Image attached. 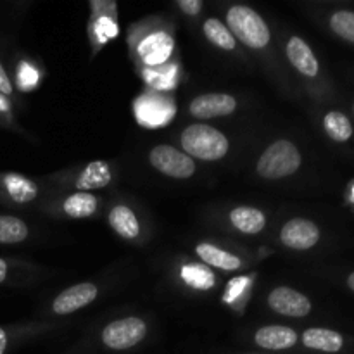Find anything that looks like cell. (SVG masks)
Masks as SVG:
<instances>
[{"label":"cell","mask_w":354,"mask_h":354,"mask_svg":"<svg viewBox=\"0 0 354 354\" xmlns=\"http://www.w3.org/2000/svg\"><path fill=\"white\" fill-rule=\"evenodd\" d=\"M330 28L339 37L354 44V12L351 10H337L332 14Z\"/></svg>","instance_id":"24"},{"label":"cell","mask_w":354,"mask_h":354,"mask_svg":"<svg viewBox=\"0 0 354 354\" xmlns=\"http://www.w3.org/2000/svg\"><path fill=\"white\" fill-rule=\"evenodd\" d=\"M197 254L204 263L211 266H216L221 270H237L241 268V259L234 256L232 252L223 251V249L216 248L211 244H199L197 245Z\"/></svg>","instance_id":"19"},{"label":"cell","mask_w":354,"mask_h":354,"mask_svg":"<svg viewBox=\"0 0 354 354\" xmlns=\"http://www.w3.org/2000/svg\"><path fill=\"white\" fill-rule=\"evenodd\" d=\"M232 33L251 48H263L270 41V30L256 10L245 6H235L227 14Z\"/></svg>","instance_id":"3"},{"label":"cell","mask_w":354,"mask_h":354,"mask_svg":"<svg viewBox=\"0 0 354 354\" xmlns=\"http://www.w3.org/2000/svg\"><path fill=\"white\" fill-rule=\"evenodd\" d=\"M0 92H2L3 95H10V93H12V83H10L9 76H7L2 64H0Z\"/></svg>","instance_id":"28"},{"label":"cell","mask_w":354,"mask_h":354,"mask_svg":"<svg viewBox=\"0 0 354 354\" xmlns=\"http://www.w3.org/2000/svg\"><path fill=\"white\" fill-rule=\"evenodd\" d=\"M37 73H35V69H31V68H28V66H23V69H21V73H19V82H21V86H31V85H35V82H37Z\"/></svg>","instance_id":"27"},{"label":"cell","mask_w":354,"mask_h":354,"mask_svg":"<svg viewBox=\"0 0 354 354\" xmlns=\"http://www.w3.org/2000/svg\"><path fill=\"white\" fill-rule=\"evenodd\" d=\"M353 111H354V107H353Z\"/></svg>","instance_id":"33"},{"label":"cell","mask_w":354,"mask_h":354,"mask_svg":"<svg viewBox=\"0 0 354 354\" xmlns=\"http://www.w3.org/2000/svg\"><path fill=\"white\" fill-rule=\"evenodd\" d=\"M97 297V287L93 283H78L69 289L62 290L57 297H55L52 310L57 315H69L73 311L85 308L86 304L92 303Z\"/></svg>","instance_id":"9"},{"label":"cell","mask_w":354,"mask_h":354,"mask_svg":"<svg viewBox=\"0 0 354 354\" xmlns=\"http://www.w3.org/2000/svg\"><path fill=\"white\" fill-rule=\"evenodd\" d=\"M204 35L207 37V40L211 44L218 45L223 50H234L235 48V38L230 33L227 26L223 23H220L218 19H207L204 23Z\"/></svg>","instance_id":"23"},{"label":"cell","mask_w":354,"mask_h":354,"mask_svg":"<svg viewBox=\"0 0 354 354\" xmlns=\"http://www.w3.org/2000/svg\"><path fill=\"white\" fill-rule=\"evenodd\" d=\"M303 344L317 351L339 353L344 346V339L339 332L328 328H308L303 334Z\"/></svg>","instance_id":"13"},{"label":"cell","mask_w":354,"mask_h":354,"mask_svg":"<svg viewBox=\"0 0 354 354\" xmlns=\"http://www.w3.org/2000/svg\"><path fill=\"white\" fill-rule=\"evenodd\" d=\"M7 349V334L3 328H0V354L6 353Z\"/></svg>","instance_id":"29"},{"label":"cell","mask_w":354,"mask_h":354,"mask_svg":"<svg viewBox=\"0 0 354 354\" xmlns=\"http://www.w3.org/2000/svg\"><path fill=\"white\" fill-rule=\"evenodd\" d=\"M182 275L185 279L187 283L194 287H199V289H207V287L213 286V275H211L207 270L197 268V266H185L182 270Z\"/></svg>","instance_id":"25"},{"label":"cell","mask_w":354,"mask_h":354,"mask_svg":"<svg viewBox=\"0 0 354 354\" xmlns=\"http://www.w3.org/2000/svg\"><path fill=\"white\" fill-rule=\"evenodd\" d=\"M109 182H111V169L109 166H107V162L93 161L83 169L80 178L76 180V187H78L82 192H85V190L102 189V187H106Z\"/></svg>","instance_id":"16"},{"label":"cell","mask_w":354,"mask_h":354,"mask_svg":"<svg viewBox=\"0 0 354 354\" xmlns=\"http://www.w3.org/2000/svg\"><path fill=\"white\" fill-rule=\"evenodd\" d=\"M183 151L190 158L203 161H218L228 152V140L221 131L209 124H190L182 133Z\"/></svg>","instance_id":"1"},{"label":"cell","mask_w":354,"mask_h":354,"mask_svg":"<svg viewBox=\"0 0 354 354\" xmlns=\"http://www.w3.org/2000/svg\"><path fill=\"white\" fill-rule=\"evenodd\" d=\"M237 109V100L227 93H206L199 95L190 102L189 111L192 116L199 120H209V118L227 116Z\"/></svg>","instance_id":"8"},{"label":"cell","mask_w":354,"mask_h":354,"mask_svg":"<svg viewBox=\"0 0 354 354\" xmlns=\"http://www.w3.org/2000/svg\"><path fill=\"white\" fill-rule=\"evenodd\" d=\"M230 221L239 232L248 235L259 234L266 225L265 214H263L259 209H256V207H248V206L235 207V209L230 213Z\"/></svg>","instance_id":"15"},{"label":"cell","mask_w":354,"mask_h":354,"mask_svg":"<svg viewBox=\"0 0 354 354\" xmlns=\"http://www.w3.org/2000/svg\"><path fill=\"white\" fill-rule=\"evenodd\" d=\"M287 57L292 62L294 68L304 76H313L318 75V61L315 57L313 50L310 48V45L304 40H301L299 37H292L287 44Z\"/></svg>","instance_id":"11"},{"label":"cell","mask_w":354,"mask_h":354,"mask_svg":"<svg viewBox=\"0 0 354 354\" xmlns=\"http://www.w3.org/2000/svg\"><path fill=\"white\" fill-rule=\"evenodd\" d=\"M325 131L328 137L335 142H346L351 138L353 135V124L349 118L341 111H330L324 120Z\"/></svg>","instance_id":"21"},{"label":"cell","mask_w":354,"mask_h":354,"mask_svg":"<svg viewBox=\"0 0 354 354\" xmlns=\"http://www.w3.org/2000/svg\"><path fill=\"white\" fill-rule=\"evenodd\" d=\"M171 106L165 100L156 99L154 95L142 99L137 106L138 120L145 124V127H159L165 124L166 121L171 118Z\"/></svg>","instance_id":"14"},{"label":"cell","mask_w":354,"mask_h":354,"mask_svg":"<svg viewBox=\"0 0 354 354\" xmlns=\"http://www.w3.org/2000/svg\"><path fill=\"white\" fill-rule=\"evenodd\" d=\"M348 286H349V289L354 292V273H351V275L348 277Z\"/></svg>","instance_id":"32"},{"label":"cell","mask_w":354,"mask_h":354,"mask_svg":"<svg viewBox=\"0 0 354 354\" xmlns=\"http://www.w3.org/2000/svg\"><path fill=\"white\" fill-rule=\"evenodd\" d=\"M3 185H6L10 199L19 204L30 203L38 194V187L35 185V182H31L26 176L17 175V173H7L3 176Z\"/></svg>","instance_id":"18"},{"label":"cell","mask_w":354,"mask_h":354,"mask_svg":"<svg viewBox=\"0 0 354 354\" xmlns=\"http://www.w3.org/2000/svg\"><path fill=\"white\" fill-rule=\"evenodd\" d=\"M151 165L158 171L171 176V178H190L196 171V162L192 161L190 156L171 145H158L151 151Z\"/></svg>","instance_id":"5"},{"label":"cell","mask_w":354,"mask_h":354,"mask_svg":"<svg viewBox=\"0 0 354 354\" xmlns=\"http://www.w3.org/2000/svg\"><path fill=\"white\" fill-rule=\"evenodd\" d=\"M268 304L273 311L283 315V317L303 318L311 311L310 299L290 287H279V289L272 290V294L268 296Z\"/></svg>","instance_id":"7"},{"label":"cell","mask_w":354,"mask_h":354,"mask_svg":"<svg viewBox=\"0 0 354 354\" xmlns=\"http://www.w3.org/2000/svg\"><path fill=\"white\" fill-rule=\"evenodd\" d=\"M28 237V227L16 216H0V244H17Z\"/></svg>","instance_id":"22"},{"label":"cell","mask_w":354,"mask_h":354,"mask_svg":"<svg viewBox=\"0 0 354 354\" xmlns=\"http://www.w3.org/2000/svg\"><path fill=\"white\" fill-rule=\"evenodd\" d=\"M178 7L185 14L196 16V14H199V10L203 9V2H201V0H180Z\"/></svg>","instance_id":"26"},{"label":"cell","mask_w":354,"mask_h":354,"mask_svg":"<svg viewBox=\"0 0 354 354\" xmlns=\"http://www.w3.org/2000/svg\"><path fill=\"white\" fill-rule=\"evenodd\" d=\"M6 111H9V102L3 97H0V113H6Z\"/></svg>","instance_id":"31"},{"label":"cell","mask_w":354,"mask_h":354,"mask_svg":"<svg viewBox=\"0 0 354 354\" xmlns=\"http://www.w3.org/2000/svg\"><path fill=\"white\" fill-rule=\"evenodd\" d=\"M109 223L116 234L124 239H135L140 234V225L133 211L127 206H116L109 213Z\"/></svg>","instance_id":"17"},{"label":"cell","mask_w":354,"mask_h":354,"mask_svg":"<svg viewBox=\"0 0 354 354\" xmlns=\"http://www.w3.org/2000/svg\"><path fill=\"white\" fill-rule=\"evenodd\" d=\"M7 277V263L3 261V259H0V283L6 280Z\"/></svg>","instance_id":"30"},{"label":"cell","mask_w":354,"mask_h":354,"mask_svg":"<svg viewBox=\"0 0 354 354\" xmlns=\"http://www.w3.org/2000/svg\"><path fill=\"white\" fill-rule=\"evenodd\" d=\"M145 334H147V325L140 318L128 317L107 325L102 332V342L109 349L123 351L144 341Z\"/></svg>","instance_id":"4"},{"label":"cell","mask_w":354,"mask_h":354,"mask_svg":"<svg viewBox=\"0 0 354 354\" xmlns=\"http://www.w3.org/2000/svg\"><path fill=\"white\" fill-rule=\"evenodd\" d=\"M280 239L287 248L296 249V251H306V249L317 245V242L320 241V230L313 221L294 218L283 225Z\"/></svg>","instance_id":"6"},{"label":"cell","mask_w":354,"mask_h":354,"mask_svg":"<svg viewBox=\"0 0 354 354\" xmlns=\"http://www.w3.org/2000/svg\"><path fill=\"white\" fill-rule=\"evenodd\" d=\"M64 213L71 218H88L95 213L97 199L92 194L78 192L64 201Z\"/></svg>","instance_id":"20"},{"label":"cell","mask_w":354,"mask_h":354,"mask_svg":"<svg viewBox=\"0 0 354 354\" xmlns=\"http://www.w3.org/2000/svg\"><path fill=\"white\" fill-rule=\"evenodd\" d=\"M301 166V152L289 140H277L266 149L258 161V173L263 178L279 180L294 175Z\"/></svg>","instance_id":"2"},{"label":"cell","mask_w":354,"mask_h":354,"mask_svg":"<svg viewBox=\"0 0 354 354\" xmlns=\"http://www.w3.org/2000/svg\"><path fill=\"white\" fill-rule=\"evenodd\" d=\"M173 48L171 38L166 33H154L145 38L138 47V54L147 64H161L169 57Z\"/></svg>","instance_id":"12"},{"label":"cell","mask_w":354,"mask_h":354,"mask_svg":"<svg viewBox=\"0 0 354 354\" xmlns=\"http://www.w3.org/2000/svg\"><path fill=\"white\" fill-rule=\"evenodd\" d=\"M254 341L259 348L279 351V349H289L296 346L297 334L292 328L283 327V325H268L256 332Z\"/></svg>","instance_id":"10"}]
</instances>
